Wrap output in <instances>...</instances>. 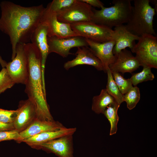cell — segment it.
<instances>
[{
    "label": "cell",
    "instance_id": "obj_1",
    "mask_svg": "<svg viewBox=\"0 0 157 157\" xmlns=\"http://www.w3.org/2000/svg\"><path fill=\"white\" fill-rule=\"evenodd\" d=\"M0 7V31L9 37L12 60L16 56L17 45L31 41L33 33L41 22L45 8L42 4L24 7L6 1H1Z\"/></svg>",
    "mask_w": 157,
    "mask_h": 157
},
{
    "label": "cell",
    "instance_id": "obj_2",
    "mask_svg": "<svg viewBox=\"0 0 157 157\" xmlns=\"http://www.w3.org/2000/svg\"><path fill=\"white\" fill-rule=\"evenodd\" d=\"M28 66V76L25 83V92L28 98L35 104L37 119L42 120H53L46 98L42 73V56L35 44L29 42L23 44Z\"/></svg>",
    "mask_w": 157,
    "mask_h": 157
},
{
    "label": "cell",
    "instance_id": "obj_3",
    "mask_svg": "<svg viewBox=\"0 0 157 157\" xmlns=\"http://www.w3.org/2000/svg\"><path fill=\"white\" fill-rule=\"evenodd\" d=\"M131 17L125 25L127 29L138 37L145 34L156 33L153 21L156 14L154 8L150 4V0H134Z\"/></svg>",
    "mask_w": 157,
    "mask_h": 157
},
{
    "label": "cell",
    "instance_id": "obj_4",
    "mask_svg": "<svg viewBox=\"0 0 157 157\" xmlns=\"http://www.w3.org/2000/svg\"><path fill=\"white\" fill-rule=\"evenodd\" d=\"M131 0H114L113 5L104 6L100 10L93 8L91 22L112 29L113 27L127 23L131 17L132 6Z\"/></svg>",
    "mask_w": 157,
    "mask_h": 157
},
{
    "label": "cell",
    "instance_id": "obj_5",
    "mask_svg": "<svg viewBox=\"0 0 157 157\" xmlns=\"http://www.w3.org/2000/svg\"><path fill=\"white\" fill-rule=\"evenodd\" d=\"M131 52L140 66L157 68V38L152 35L145 34L139 37Z\"/></svg>",
    "mask_w": 157,
    "mask_h": 157
},
{
    "label": "cell",
    "instance_id": "obj_6",
    "mask_svg": "<svg viewBox=\"0 0 157 157\" xmlns=\"http://www.w3.org/2000/svg\"><path fill=\"white\" fill-rule=\"evenodd\" d=\"M72 30L80 36L93 41L103 43L115 40L113 30L92 22H80L71 25Z\"/></svg>",
    "mask_w": 157,
    "mask_h": 157
},
{
    "label": "cell",
    "instance_id": "obj_7",
    "mask_svg": "<svg viewBox=\"0 0 157 157\" xmlns=\"http://www.w3.org/2000/svg\"><path fill=\"white\" fill-rule=\"evenodd\" d=\"M93 13L91 6L81 0H76L70 7L56 14L60 22L71 25L78 22H91Z\"/></svg>",
    "mask_w": 157,
    "mask_h": 157
},
{
    "label": "cell",
    "instance_id": "obj_8",
    "mask_svg": "<svg viewBox=\"0 0 157 157\" xmlns=\"http://www.w3.org/2000/svg\"><path fill=\"white\" fill-rule=\"evenodd\" d=\"M24 44H18L16 56L5 67L10 77L15 83L25 84L28 76V66Z\"/></svg>",
    "mask_w": 157,
    "mask_h": 157
},
{
    "label": "cell",
    "instance_id": "obj_9",
    "mask_svg": "<svg viewBox=\"0 0 157 157\" xmlns=\"http://www.w3.org/2000/svg\"><path fill=\"white\" fill-rule=\"evenodd\" d=\"M49 54L56 53L63 58L71 54L70 51L75 47H88L84 38L79 36L66 38L47 36Z\"/></svg>",
    "mask_w": 157,
    "mask_h": 157
},
{
    "label": "cell",
    "instance_id": "obj_10",
    "mask_svg": "<svg viewBox=\"0 0 157 157\" xmlns=\"http://www.w3.org/2000/svg\"><path fill=\"white\" fill-rule=\"evenodd\" d=\"M42 21L47 26L48 37L62 38L79 36L72 30L70 24L60 22L57 19L56 13L47 7Z\"/></svg>",
    "mask_w": 157,
    "mask_h": 157
},
{
    "label": "cell",
    "instance_id": "obj_11",
    "mask_svg": "<svg viewBox=\"0 0 157 157\" xmlns=\"http://www.w3.org/2000/svg\"><path fill=\"white\" fill-rule=\"evenodd\" d=\"M36 118L37 110L34 103L28 98L20 101L13 122L15 129L21 132Z\"/></svg>",
    "mask_w": 157,
    "mask_h": 157
},
{
    "label": "cell",
    "instance_id": "obj_12",
    "mask_svg": "<svg viewBox=\"0 0 157 157\" xmlns=\"http://www.w3.org/2000/svg\"><path fill=\"white\" fill-rule=\"evenodd\" d=\"M88 46L94 55L100 61L106 72L109 66L115 61L116 56L113 53L115 45V40H112L103 43L93 41L85 39Z\"/></svg>",
    "mask_w": 157,
    "mask_h": 157
},
{
    "label": "cell",
    "instance_id": "obj_13",
    "mask_svg": "<svg viewBox=\"0 0 157 157\" xmlns=\"http://www.w3.org/2000/svg\"><path fill=\"white\" fill-rule=\"evenodd\" d=\"M77 48L76 53V57L65 63L64 67L66 70L75 66L82 65H91L99 71L104 69L100 61L94 55L88 47H79Z\"/></svg>",
    "mask_w": 157,
    "mask_h": 157
},
{
    "label": "cell",
    "instance_id": "obj_14",
    "mask_svg": "<svg viewBox=\"0 0 157 157\" xmlns=\"http://www.w3.org/2000/svg\"><path fill=\"white\" fill-rule=\"evenodd\" d=\"M114 62L109 68L111 72H117L122 74L131 73L140 66L135 56L127 49L122 50L117 55Z\"/></svg>",
    "mask_w": 157,
    "mask_h": 157
},
{
    "label": "cell",
    "instance_id": "obj_15",
    "mask_svg": "<svg viewBox=\"0 0 157 157\" xmlns=\"http://www.w3.org/2000/svg\"><path fill=\"white\" fill-rule=\"evenodd\" d=\"M47 27L44 22H41L33 33L31 39V43L37 46L42 56V73L43 85H45L44 71L47 58L49 54L47 42Z\"/></svg>",
    "mask_w": 157,
    "mask_h": 157
},
{
    "label": "cell",
    "instance_id": "obj_16",
    "mask_svg": "<svg viewBox=\"0 0 157 157\" xmlns=\"http://www.w3.org/2000/svg\"><path fill=\"white\" fill-rule=\"evenodd\" d=\"M65 127L57 121L42 120L36 118L28 127L19 132L20 138L18 142L42 132L57 131Z\"/></svg>",
    "mask_w": 157,
    "mask_h": 157
},
{
    "label": "cell",
    "instance_id": "obj_17",
    "mask_svg": "<svg viewBox=\"0 0 157 157\" xmlns=\"http://www.w3.org/2000/svg\"><path fill=\"white\" fill-rule=\"evenodd\" d=\"M59 157H73L72 135L63 136L39 145Z\"/></svg>",
    "mask_w": 157,
    "mask_h": 157
},
{
    "label": "cell",
    "instance_id": "obj_18",
    "mask_svg": "<svg viewBox=\"0 0 157 157\" xmlns=\"http://www.w3.org/2000/svg\"><path fill=\"white\" fill-rule=\"evenodd\" d=\"M115 34V43L113 49V53L116 56L122 50L129 48L132 52L139 37L129 31L125 25L122 24L114 27L113 30Z\"/></svg>",
    "mask_w": 157,
    "mask_h": 157
},
{
    "label": "cell",
    "instance_id": "obj_19",
    "mask_svg": "<svg viewBox=\"0 0 157 157\" xmlns=\"http://www.w3.org/2000/svg\"><path fill=\"white\" fill-rule=\"evenodd\" d=\"M76 129V128L65 127L57 131L44 132L25 139L22 142L31 146L38 147L41 144L63 136L73 135Z\"/></svg>",
    "mask_w": 157,
    "mask_h": 157
},
{
    "label": "cell",
    "instance_id": "obj_20",
    "mask_svg": "<svg viewBox=\"0 0 157 157\" xmlns=\"http://www.w3.org/2000/svg\"><path fill=\"white\" fill-rule=\"evenodd\" d=\"M115 102L106 89H103L99 95L93 97L92 109L97 114H103L108 106Z\"/></svg>",
    "mask_w": 157,
    "mask_h": 157
},
{
    "label": "cell",
    "instance_id": "obj_21",
    "mask_svg": "<svg viewBox=\"0 0 157 157\" xmlns=\"http://www.w3.org/2000/svg\"><path fill=\"white\" fill-rule=\"evenodd\" d=\"M120 105L116 102L108 106L104 114L109 120L110 124V135L115 134L117 131V124L119 120L117 111Z\"/></svg>",
    "mask_w": 157,
    "mask_h": 157
},
{
    "label": "cell",
    "instance_id": "obj_22",
    "mask_svg": "<svg viewBox=\"0 0 157 157\" xmlns=\"http://www.w3.org/2000/svg\"><path fill=\"white\" fill-rule=\"evenodd\" d=\"M106 72L107 74V81L106 88L107 92L119 105L124 101V95L122 94L116 85L111 71L108 68Z\"/></svg>",
    "mask_w": 157,
    "mask_h": 157
},
{
    "label": "cell",
    "instance_id": "obj_23",
    "mask_svg": "<svg viewBox=\"0 0 157 157\" xmlns=\"http://www.w3.org/2000/svg\"><path fill=\"white\" fill-rule=\"evenodd\" d=\"M143 67L141 72L132 74L129 78L134 86L143 82L152 81L154 78V75L151 70V68L147 67Z\"/></svg>",
    "mask_w": 157,
    "mask_h": 157
},
{
    "label": "cell",
    "instance_id": "obj_24",
    "mask_svg": "<svg viewBox=\"0 0 157 157\" xmlns=\"http://www.w3.org/2000/svg\"><path fill=\"white\" fill-rule=\"evenodd\" d=\"M139 88L136 86L133 87L124 95V101L127 104V108L130 110L134 108L140 99Z\"/></svg>",
    "mask_w": 157,
    "mask_h": 157
},
{
    "label": "cell",
    "instance_id": "obj_25",
    "mask_svg": "<svg viewBox=\"0 0 157 157\" xmlns=\"http://www.w3.org/2000/svg\"><path fill=\"white\" fill-rule=\"evenodd\" d=\"M111 73L116 85L123 95L128 92L133 87L130 78H124L121 74L119 72H114Z\"/></svg>",
    "mask_w": 157,
    "mask_h": 157
},
{
    "label": "cell",
    "instance_id": "obj_26",
    "mask_svg": "<svg viewBox=\"0 0 157 157\" xmlns=\"http://www.w3.org/2000/svg\"><path fill=\"white\" fill-rule=\"evenodd\" d=\"M76 0H53L47 5V7L56 13L70 7Z\"/></svg>",
    "mask_w": 157,
    "mask_h": 157
},
{
    "label": "cell",
    "instance_id": "obj_27",
    "mask_svg": "<svg viewBox=\"0 0 157 157\" xmlns=\"http://www.w3.org/2000/svg\"><path fill=\"white\" fill-rule=\"evenodd\" d=\"M15 84L9 75L5 67L0 71V94L12 87Z\"/></svg>",
    "mask_w": 157,
    "mask_h": 157
},
{
    "label": "cell",
    "instance_id": "obj_28",
    "mask_svg": "<svg viewBox=\"0 0 157 157\" xmlns=\"http://www.w3.org/2000/svg\"><path fill=\"white\" fill-rule=\"evenodd\" d=\"M20 138L19 132L15 129L0 131V142L13 140L18 142Z\"/></svg>",
    "mask_w": 157,
    "mask_h": 157
},
{
    "label": "cell",
    "instance_id": "obj_29",
    "mask_svg": "<svg viewBox=\"0 0 157 157\" xmlns=\"http://www.w3.org/2000/svg\"><path fill=\"white\" fill-rule=\"evenodd\" d=\"M16 110H8L0 108V121L6 123H13Z\"/></svg>",
    "mask_w": 157,
    "mask_h": 157
},
{
    "label": "cell",
    "instance_id": "obj_30",
    "mask_svg": "<svg viewBox=\"0 0 157 157\" xmlns=\"http://www.w3.org/2000/svg\"><path fill=\"white\" fill-rule=\"evenodd\" d=\"M92 7H97L101 9L104 7V3L99 0H81Z\"/></svg>",
    "mask_w": 157,
    "mask_h": 157
},
{
    "label": "cell",
    "instance_id": "obj_31",
    "mask_svg": "<svg viewBox=\"0 0 157 157\" xmlns=\"http://www.w3.org/2000/svg\"><path fill=\"white\" fill-rule=\"evenodd\" d=\"M15 129L13 123H6L0 121V131Z\"/></svg>",
    "mask_w": 157,
    "mask_h": 157
},
{
    "label": "cell",
    "instance_id": "obj_32",
    "mask_svg": "<svg viewBox=\"0 0 157 157\" xmlns=\"http://www.w3.org/2000/svg\"><path fill=\"white\" fill-rule=\"evenodd\" d=\"M7 63L6 61L2 58L0 55V64L2 67H5Z\"/></svg>",
    "mask_w": 157,
    "mask_h": 157
},
{
    "label": "cell",
    "instance_id": "obj_33",
    "mask_svg": "<svg viewBox=\"0 0 157 157\" xmlns=\"http://www.w3.org/2000/svg\"><path fill=\"white\" fill-rule=\"evenodd\" d=\"M150 2H151V3L155 6V9L156 11L157 12V1L156 0H150Z\"/></svg>",
    "mask_w": 157,
    "mask_h": 157
}]
</instances>
